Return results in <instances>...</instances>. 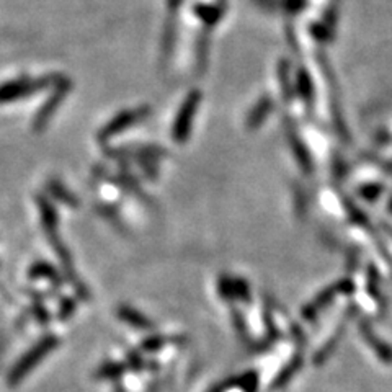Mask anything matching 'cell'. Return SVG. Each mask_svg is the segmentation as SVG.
Listing matches in <instances>:
<instances>
[{
	"label": "cell",
	"mask_w": 392,
	"mask_h": 392,
	"mask_svg": "<svg viewBox=\"0 0 392 392\" xmlns=\"http://www.w3.org/2000/svg\"><path fill=\"white\" fill-rule=\"evenodd\" d=\"M141 117V112H131V113H126V115H121L120 118H117L115 121H112V123H110L107 126V129L103 131V137H110V136H115L117 134V132L120 131H123L126 126H129L134 123V121Z\"/></svg>",
	"instance_id": "4"
},
{
	"label": "cell",
	"mask_w": 392,
	"mask_h": 392,
	"mask_svg": "<svg viewBox=\"0 0 392 392\" xmlns=\"http://www.w3.org/2000/svg\"><path fill=\"white\" fill-rule=\"evenodd\" d=\"M196 105H198V100H195V98H190V100L186 102V105L184 107V110H181L179 115V120H176L175 128H174V137L179 142L185 141L186 137H189L191 117H193V113H195Z\"/></svg>",
	"instance_id": "2"
},
{
	"label": "cell",
	"mask_w": 392,
	"mask_h": 392,
	"mask_svg": "<svg viewBox=\"0 0 392 392\" xmlns=\"http://www.w3.org/2000/svg\"><path fill=\"white\" fill-rule=\"evenodd\" d=\"M126 371V364L123 363H108L102 366L97 371V378L98 379H118L123 376V373Z\"/></svg>",
	"instance_id": "6"
},
{
	"label": "cell",
	"mask_w": 392,
	"mask_h": 392,
	"mask_svg": "<svg viewBox=\"0 0 392 392\" xmlns=\"http://www.w3.org/2000/svg\"><path fill=\"white\" fill-rule=\"evenodd\" d=\"M118 317L123 320V322L132 325L134 329L139 330H151L152 329V322L149 320L144 314H141L139 311H136L134 307L129 306H121L118 309Z\"/></svg>",
	"instance_id": "3"
},
{
	"label": "cell",
	"mask_w": 392,
	"mask_h": 392,
	"mask_svg": "<svg viewBox=\"0 0 392 392\" xmlns=\"http://www.w3.org/2000/svg\"><path fill=\"white\" fill-rule=\"evenodd\" d=\"M301 364H302V360L300 356L292 358L291 363L286 364V368L278 374V378H276V381L273 383V388H283V386L297 373V369L301 368Z\"/></svg>",
	"instance_id": "5"
},
{
	"label": "cell",
	"mask_w": 392,
	"mask_h": 392,
	"mask_svg": "<svg viewBox=\"0 0 392 392\" xmlns=\"http://www.w3.org/2000/svg\"><path fill=\"white\" fill-rule=\"evenodd\" d=\"M231 285H233V292L234 300H240L244 302L250 301V290H248V285L244 280L240 278H231Z\"/></svg>",
	"instance_id": "7"
},
{
	"label": "cell",
	"mask_w": 392,
	"mask_h": 392,
	"mask_svg": "<svg viewBox=\"0 0 392 392\" xmlns=\"http://www.w3.org/2000/svg\"><path fill=\"white\" fill-rule=\"evenodd\" d=\"M164 345H165L164 337H151V339H147L144 344H142V350L152 353V351H157L162 349Z\"/></svg>",
	"instance_id": "8"
},
{
	"label": "cell",
	"mask_w": 392,
	"mask_h": 392,
	"mask_svg": "<svg viewBox=\"0 0 392 392\" xmlns=\"http://www.w3.org/2000/svg\"><path fill=\"white\" fill-rule=\"evenodd\" d=\"M58 346V339L56 337H46L41 344H38L35 349L30 353H26V356L18 363V366L15 368L12 373V383H18V381L25 376L26 373H30L38 361H41L44 356L48 355L49 351Z\"/></svg>",
	"instance_id": "1"
}]
</instances>
